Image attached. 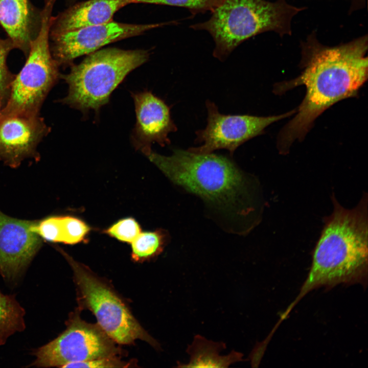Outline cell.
I'll return each instance as SVG.
<instances>
[{
    "instance_id": "obj_8",
    "label": "cell",
    "mask_w": 368,
    "mask_h": 368,
    "mask_svg": "<svg viewBox=\"0 0 368 368\" xmlns=\"http://www.w3.org/2000/svg\"><path fill=\"white\" fill-rule=\"evenodd\" d=\"M114 342L98 324L73 315L61 334L32 351L35 358L28 366L64 367L72 363L116 357L120 351Z\"/></svg>"
},
{
    "instance_id": "obj_5",
    "label": "cell",
    "mask_w": 368,
    "mask_h": 368,
    "mask_svg": "<svg viewBox=\"0 0 368 368\" xmlns=\"http://www.w3.org/2000/svg\"><path fill=\"white\" fill-rule=\"evenodd\" d=\"M149 58L144 50L109 48L91 53L78 64H72L68 74L60 75L68 92L59 101L84 113L97 112L126 76Z\"/></svg>"
},
{
    "instance_id": "obj_26",
    "label": "cell",
    "mask_w": 368,
    "mask_h": 368,
    "mask_svg": "<svg viewBox=\"0 0 368 368\" xmlns=\"http://www.w3.org/2000/svg\"><path fill=\"white\" fill-rule=\"evenodd\" d=\"M69 2L73 3L75 2L76 0H68Z\"/></svg>"
},
{
    "instance_id": "obj_7",
    "label": "cell",
    "mask_w": 368,
    "mask_h": 368,
    "mask_svg": "<svg viewBox=\"0 0 368 368\" xmlns=\"http://www.w3.org/2000/svg\"><path fill=\"white\" fill-rule=\"evenodd\" d=\"M57 249L72 267L83 305L94 313L97 324L111 339L123 344L141 339L158 347L117 294L62 249Z\"/></svg>"
},
{
    "instance_id": "obj_24",
    "label": "cell",
    "mask_w": 368,
    "mask_h": 368,
    "mask_svg": "<svg viewBox=\"0 0 368 368\" xmlns=\"http://www.w3.org/2000/svg\"><path fill=\"white\" fill-rule=\"evenodd\" d=\"M127 363L118 360L116 357H103L68 364L64 367H126Z\"/></svg>"
},
{
    "instance_id": "obj_23",
    "label": "cell",
    "mask_w": 368,
    "mask_h": 368,
    "mask_svg": "<svg viewBox=\"0 0 368 368\" xmlns=\"http://www.w3.org/2000/svg\"><path fill=\"white\" fill-rule=\"evenodd\" d=\"M34 231L42 239L53 243H61V216H49L35 221Z\"/></svg>"
},
{
    "instance_id": "obj_15",
    "label": "cell",
    "mask_w": 368,
    "mask_h": 368,
    "mask_svg": "<svg viewBox=\"0 0 368 368\" xmlns=\"http://www.w3.org/2000/svg\"><path fill=\"white\" fill-rule=\"evenodd\" d=\"M132 0H87L73 5L53 16L50 35L102 24L112 20L122 8Z\"/></svg>"
},
{
    "instance_id": "obj_1",
    "label": "cell",
    "mask_w": 368,
    "mask_h": 368,
    "mask_svg": "<svg viewBox=\"0 0 368 368\" xmlns=\"http://www.w3.org/2000/svg\"><path fill=\"white\" fill-rule=\"evenodd\" d=\"M367 38L362 37L344 45L317 50L307 58L298 77L274 86L277 94L300 85L305 86L306 91L297 113L278 135L280 153L287 154L293 142L303 140L325 110L338 101L356 96L367 79Z\"/></svg>"
},
{
    "instance_id": "obj_19",
    "label": "cell",
    "mask_w": 368,
    "mask_h": 368,
    "mask_svg": "<svg viewBox=\"0 0 368 368\" xmlns=\"http://www.w3.org/2000/svg\"><path fill=\"white\" fill-rule=\"evenodd\" d=\"M61 243L75 244L85 241L90 227L79 218L61 216Z\"/></svg>"
},
{
    "instance_id": "obj_4",
    "label": "cell",
    "mask_w": 368,
    "mask_h": 368,
    "mask_svg": "<svg viewBox=\"0 0 368 368\" xmlns=\"http://www.w3.org/2000/svg\"><path fill=\"white\" fill-rule=\"evenodd\" d=\"M298 11L282 0H223L208 20L190 27L211 34L215 44L213 55L223 61L242 42L259 33H289L291 19Z\"/></svg>"
},
{
    "instance_id": "obj_21",
    "label": "cell",
    "mask_w": 368,
    "mask_h": 368,
    "mask_svg": "<svg viewBox=\"0 0 368 368\" xmlns=\"http://www.w3.org/2000/svg\"><path fill=\"white\" fill-rule=\"evenodd\" d=\"M223 0H132V3L164 5L183 7L188 9L193 15L212 12Z\"/></svg>"
},
{
    "instance_id": "obj_14",
    "label": "cell",
    "mask_w": 368,
    "mask_h": 368,
    "mask_svg": "<svg viewBox=\"0 0 368 368\" xmlns=\"http://www.w3.org/2000/svg\"><path fill=\"white\" fill-rule=\"evenodd\" d=\"M41 10L30 0H0V26L26 57L41 25Z\"/></svg>"
},
{
    "instance_id": "obj_18",
    "label": "cell",
    "mask_w": 368,
    "mask_h": 368,
    "mask_svg": "<svg viewBox=\"0 0 368 368\" xmlns=\"http://www.w3.org/2000/svg\"><path fill=\"white\" fill-rule=\"evenodd\" d=\"M167 239V233L163 229L141 232L131 243L132 258L141 261L156 256L163 250Z\"/></svg>"
},
{
    "instance_id": "obj_10",
    "label": "cell",
    "mask_w": 368,
    "mask_h": 368,
    "mask_svg": "<svg viewBox=\"0 0 368 368\" xmlns=\"http://www.w3.org/2000/svg\"><path fill=\"white\" fill-rule=\"evenodd\" d=\"M173 22L152 24H130L113 20L60 34L50 35L51 53L59 66L71 65L77 57L89 54L102 47Z\"/></svg>"
},
{
    "instance_id": "obj_20",
    "label": "cell",
    "mask_w": 368,
    "mask_h": 368,
    "mask_svg": "<svg viewBox=\"0 0 368 368\" xmlns=\"http://www.w3.org/2000/svg\"><path fill=\"white\" fill-rule=\"evenodd\" d=\"M15 49L11 40L0 38V100L3 107L6 103L10 92L12 82L15 77L9 70L7 58L9 53Z\"/></svg>"
},
{
    "instance_id": "obj_3",
    "label": "cell",
    "mask_w": 368,
    "mask_h": 368,
    "mask_svg": "<svg viewBox=\"0 0 368 368\" xmlns=\"http://www.w3.org/2000/svg\"><path fill=\"white\" fill-rule=\"evenodd\" d=\"M173 183L217 207L245 217L254 208L248 179L228 157L175 149L170 156H147Z\"/></svg>"
},
{
    "instance_id": "obj_9",
    "label": "cell",
    "mask_w": 368,
    "mask_h": 368,
    "mask_svg": "<svg viewBox=\"0 0 368 368\" xmlns=\"http://www.w3.org/2000/svg\"><path fill=\"white\" fill-rule=\"evenodd\" d=\"M208 124L196 132V142L203 143L187 150L197 154H208L218 149L228 150L231 155L241 145L262 134L271 124L296 113V109L279 116L257 117L220 113L214 102L207 100Z\"/></svg>"
},
{
    "instance_id": "obj_22",
    "label": "cell",
    "mask_w": 368,
    "mask_h": 368,
    "mask_svg": "<svg viewBox=\"0 0 368 368\" xmlns=\"http://www.w3.org/2000/svg\"><path fill=\"white\" fill-rule=\"evenodd\" d=\"M141 232L139 224L131 217L119 220L104 231L110 237L128 243H131Z\"/></svg>"
},
{
    "instance_id": "obj_2",
    "label": "cell",
    "mask_w": 368,
    "mask_h": 368,
    "mask_svg": "<svg viewBox=\"0 0 368 368\" xmlns=\"http://www.w3.org/2000/svg\"><path fill=\"white\" fill-rule=\"evenodd\" d=\"M333 213L325 222L315 248L308 275L298 296L284 312L288 314L306 294L317 287L364 283L368 258L367 200L363 197L352 209L333 197Z\"/></svg>"
},
{
    "instance_id": "obj_11",
    "label": "cell",
    "mask_w": 368,
    "mask_h": 368,
    "mask_svg": "<svg viewBox=\"0 0 368 368\" xmlns=\"http://www.w3.org/2000/svg\"><path fill=\"white\" fill-rule=\"evenodd\" d=\"M35 222L0 211V273L11 284L19 280L41 246L42 239L33 229Z\"/></svg>"
},
{
    "instance_id": "obj_17",
    "label": "cell",
    "mask_w": 368,
    "mask_h": 368,
    "mask_svg": "<svg viewBox=\"0 0 368 368\" xmlns=\"http://www.w3.org/2000/svg\"><path fill=\"white\" fill-rule=\"evenodd\" d=\"M25 311L15 298V295H7L0 291V346L8 337L26 328Z\"/></svg>"
},
{
    "instance_id": "obj_6",
    "label": "cell",
    "mask_w": 368,
    "mask_h": 368,
    "mask_svg": "<svg viewBox=\"0 0 368 368\" xmlns=\"http://www.w3.org/2000/svg\"><path fill=\"white\" fill-rule=\"evenodd\" d=\"M52 11L48 5L41 10L39 30L31 43L23 67L13 80L2 115H39L45 98L60 78L59 66L50 49Z\"/></svg>"
},
{
    "instance_id": "obj_12",
    "label": "cell",
    "mask_w": 368,
    "mask_h": 368,
    "mask_svg": "<svg viewBox=\"0 0 368 368\" xmlns=\"http://www.w3.org/2000/svg\"><path fill=\"white\" fill-rule=\"evenodd\" d=\"M50 131L39 115L1 114L0 160L16 168L27 158L38 159L37 147Z\"/></svg>"
},
{
    "instance_id": "obj_25",
    "label": "cell",
    "mask_w": 368,
    "mask_h": 368,
    "mask_svg": "<svg viewBox=\"0 0 368 368\" xmlns=\"http://www.w3.org/2000/svg\"><path fill=\"white\" fill-rule=\"evenodd\" d=\"M2 108H3V106H2V102L0 100V117H1V111H2Z\"/></svg>"
},
{
    "instance_id": "obj_13",
    "label": "cell",
    "mask_w": 368,
    "mask_h": 368,
    "mask_svg": "<svg viewBox=\"0 0 368 368\" xmlns=\"http://www.w3.org/2000/svg\"><path fill=\"white\" fill-rule=\"evenodd\" d=\"M131 96L136 114L131 142L136 150L148 156L153 143L162 147L170 144L168 135L176 131L177 126L171 119L170 107L151 91L131 93Z\"/></svg>"
},
{
    "instance_id": "obj_16",
    "label": "cell",
    "mask_w": 368,
    "mask_h": 368,
    "mask_svg": "<svg viewBox=\"0 0 368 368\" xmlns=\"http://www.w3.org/2000/svg\"><path fill=\"white\" fill-rule=\"evenodd\" d=\"M225 348L222 342L209 340L200 335H196L187 352L190 356L188 363H178L181 367H227L231 364L242 361L243 355L238 352L232 351L225 356L220 355Z\"/></svg>"
}]
</instances>
